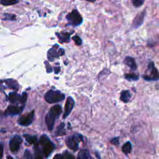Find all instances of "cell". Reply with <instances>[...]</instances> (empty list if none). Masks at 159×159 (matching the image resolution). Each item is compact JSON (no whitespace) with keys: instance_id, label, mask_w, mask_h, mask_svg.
Returning <instances> with one entry per match:
<instances>
[{"instance_id":"6da1fadb","label":"cell","mask_w":159,"mask_h":159,"mask_svg":"<svg viewBox=\"0 0 159 159\" xmlns=\"http://www.w3.org/2000/svg\"><path fill=\"white\" fill-rule=\"evenodd\" d=\"M61 112L62 109L60 105H55L50 109L45 117V122L49 130H52L53 129L55 122Z\"/></svg>"},{"instance_id":"7a4b0ae2","label":"cell","mask_w":159,"mask_h":159,"mask_svg":"<svg viewBox=\"0 0 159 159\" xmlns=\"http://www.w3.org/2000/svg\"><path fill=\"white\" fill-rule=\"evenodd\" d=\"M40 143L43 155L48 157L55 148V145L46 135H42L40 138Z\"/></svg>"},{"instance_id":"3957f363","label":"cell","mask_w":159,"mask_h":159,"mask_svg":"<svg viewBox=\"0 0 159 159\" xmlns=\"http://www.w3.org/2000/svg\"><path fill=\"white\" fill-rule=\"evenodd\" d=\"M65 97V94L60 91L51 89L45 94L44 99L48 103H55L63 101Z\"/></svg>"},{"instance_id":"277c9868","label":"cell","mask_w":159,"mask_h":159,"mask_svg":"<svg viewBox=\"0 0 159 159\" xmlns=\"http://www.w3.org/2000/svg\"><path fill=\"white\" fill-rule=\"evenodd\" d=\"M147 74L142 76L143 78L147 81H157L159 80V72L155 68L154 63L150 61L146 71Z\"/></svg>"},{"instance_id":"5b68a950","label":"cell","mask_w":159,"mask_h":159,"mask_svg":"<svg viewBox=\"0 0 159 159\" xmlns=\"http://www.w3.org/2000/svg\"><path fill=\"white\" fill-rule=\"evenodd\" d=\"M66 18L68 24L73 26H77L80 25L83 22V18L77 9H74L68 13Z\"/></svg>"},{"instance_id":"8992f818","label":"cell","mask_w":159,"mask_h":159,"mask_svg":"<svg viewBox=\"0 0 159 159\" xmlns=\"http://www.w3.org/2000/svg\"><path fill=\"white\" fill-rule=\"evenodd\" d=\"M83 140V136L76 134L68 137L66 139V144L73 151H77L79 148V142Z\"/></svg>"},{"instance_id":"52a82bcc","label":"cell","mask_w":159,"mask_h":159,"mask_svg":"<svg viewBox=\"0 0 159 159\" xmlns=\"http://www.w3.org/2000/svg\"><path fill=\"white\" fill-rule=\"evenodd\" d=\"M65 51L62 48L58 49V46L55 44L47 52V57L49 61H53L55 58H58L60 56L63 55Z\"/></svg>"},{"instance_id":"ba28073f","label":"cell","mask_w":159,"mask_h":159,"mask_svg":"<svg viewBox=\"0 0 159 159\" xmlns=\"http://www.w3.org/2000/svg\"><path fill=\"white\" fill-rule=\"evenodd\" d=\"M34 111H32L30 112L22 115L20 116L17 122L20 125L27 127L30 125L34 120Z\"/></svg>"},{"instance_id":"9c48e42d","label":"cell","mask_w":159,"mask_h":159,"mask_svg":"<svg viewBox=\"0 0 159 159\" xmlns=\"http://www.w3.org/2000/svg\"><path fill=\"white\" fill-rule=\"evenodd\" d=\"M22 141V138L19 135H14L9 142V148L11 151L12 152H17L20 147Z\"/></svg>"},{"instance_id":"30bf717a","label":"cell","mask_w":159,"mask_h":159,"mask_svg":"<svg viewBox=\"0 0 159 159\" xmlns=\"http://www.w3.org/2000/svg\"><path fill=\"white\" fill-rule=\"evenodd\" d=\"M75 105V101L71 97H68L66 99L65 105V111L63 115V119H65L66 117L69 116V114L71 113L73 107Z\"/></svg>"},{"instance_id":"8fae6325","label":"cell","mask_w":159,"mask_h":159,"mask_svg":"<svg viewBox=\"0 0 159 159\" xmlns=\"http://www.w3.org/2000/svg\"><path fill=\"white\" fill-rule=\"evenodd\" d=\"M146 11L145 10L142 11L141 12L139 13L134 18L133 22H132V26L134 28H138L143 23L144 20V17L145 16Z\"/></svg>"},{"instance_id":"7c38bea8","label":"cell","mask_w":159,"mask_h":159,"mask_svg":"<svg viewBox=\"0 0 159 159\" xmlns=\"http://www.w3.org/2000/svg\"><path fill=\"white\" fill-rule=\"evenodd\" d=\"M23 110V107L17 106H9L5 111V114L7 116L17 115L20 114Z\"/></svg>"},{"instance_id":"4fadbf2b","label":"cell","mask_w":159,"mask_h":159,"mask_svg":"<svg viewBox=\"0 0 159 159\" xmlns=\"http://www.w3.org/2000/svg\"><path fill=\"white\" fill-rule=\"evenodd\" d=\"M72 33H73V31H72L71 32H60V33H56V35L58 39L59 42L65 43V42H69L70 35Z\"/></svg>"},{"instance_id":"5bb4252c","label":"cell","mask_w":159,"mask_h":159,"mask_svg":"<svg viewBox=\"0 0 159 159\" xmlns=\"http://www.w3.org/2000/svg\"><path fill=\"white\" fill-rule=\"evenodd\" d=\"M124 63L133 70H135L137 69V64L135 61L131 57H126L124 59Z\"/></svg>"},{"instance_id":"9a60e30c","label":"cell","mask_w":159,"mask_h":159,"mask_svg":"<svg viewBox=\"0 0 159 159\" xmlns=\"http://www.w3.org/2000/svg\"><path fill=\"white\" fill-rule=\"evenodd\" d=\"M4 83L11 89L14 90H17L19 89L18 83L13 79H6L4 80Z\"/></svg>"},{"instance_id":"2e32d148","label":"cell","mask_w":159,"mask_h":159,"mask_svg":"<svg viewBox=\"0 0 159 159\" xmlns=\"http://www.w3.org/2000/svg\"><path fill=\"white\" fill-rule=\"evenodd\" d=\"M43 155L42 150L37 142L34 144V159H43Z\"/></svg>"},{"instance_id":"e0dca14e","label":"cell","mask_w":159,"mask_h":159,"mask_svg":"<svg viewBox=\"0 0 159 159\" xmlns=\"http://www.w3.org/2000/svg\"><path fill=\"white\" fill-rule=\"evenodd\" d=\"M130 97H131V94L130 91L128 90H124L121 92L120 99L124 102H128L130 101Z\"/></svg>"},{"instance_id":"ac0fdd59","label":"cell","mask_w":159,"mask_h":159,"mask_svg":"<svg viewBox=\"0 0 159 159\" xmlns=\"http://www.w3.org/2000/svg\"><path fill=\"white\" fill-rule=\"evenodd\" d=\"M8 99L10 102H11L12 103H15L17 101H19V102H20V96L16 92H12L9 94Z\"/></svg>"},{"instance_id":"d6986e66","label":"cell","mask_w":159,"mask_h":159,"mask_svg":"<svg viewBox=\"0 0 159 159\" xmlns=\"http://www.w3.org/2000/svg\"><path fill=\"white\" fill-rule=\"evenodd\" d=\"M77 159H92L91 157L87 150H81L78 155Z\"/></svg>"},{"instance_id":"ffe728a7","label":"cell","mask_w":159,"mask_h":159,"mask_svg":"<svg viewBox=\"0 0 159 159\" xmlns=\"http://www.w3.org/2000/svg\"><path fill=\"white\" fill-rule=\"evenodd\" d=\"M23 136L24 137L25 139L28 143L30 144H35L37 143V138L36 135H30L28 134H24Z\"/></svg>"},{"instance_id":"44dd1931","label":"cell","mask_w":159,"mask_h":159,"mask_svg":"<svg viewBox=\"0 0 159 159\" xmlns=\"http://www.w3.org/2000/svg\"><path fill=\"white\" fill-rule=\"evenodd\" d=\"M122 150L125 154H128V153H130V152L132 150V144H131V143L129 141L125 143L123 145L122 147Z\"/></svg>"},{"instance_id":"7402d4cb","label":"cell","mask_w":159,"mask_h":159,"mask_svg":"<svg viewBox=\"0 0 159 159\" xmlns=\"http://www.w3.org/2000/svg\"><path fill=\"white\" fill-rule=\"evenodd\" d=\"M19 0H0V4L3 6H11L17 4Z\"/></svg>"},{"instance_id":"603a6c76","label":"cell","mask_w":159,"mask_h":159,"mask_svg":"<svg viewBox=\"0 0 159 159\" xmlns=\"http://www.w3.org/2000/svg\"><path fill=\"white\" fill-rule=\"evenodd\" d=\"M66 132H65V124L64 123H61L58 127V129L57 130V134L58 136L60 135H65Z\"/></svg>"},{"instance_id":"cb8c5ba5","label":"cell","mask_w":159,"mask_h":159,"mask_svg":"<svg viewBox=\"0 0 159 159\" xmlns=\"http://www.w3.org/2000/svg\"><path fill=\"white\" fill-rule=\"evenodd\" d=\"M125 78L129 81H136L139 79V76L135 73L125 74Z\"/></svg>"},{"instance_id":"d4e9b609","label":"cell","mask_w":159,"mask_h":159,"mask_svg":"<svg viewBox=\"0 0 159 159\" xmlns=\"http://www.w3.org/2000/svg\"><path fill=\"white\" fill-rule=\"evenodd\" d=\"M132 2L135 7H139L142 6L144 2V0H132Z\"/></svg>"},{"instance_id":"484cf974","label":"cell","mask_w":159,"mask_h":159,"mask_svg":"<svg viewBox=\"0 0 159 159\" xmlns=\"http://www.w3.org/2000/svg\"><path fill=\"white\" fill-rule=\"evenodd\" d=\"M4 17L3 18L4 20H16V16L14 14H4Z\"/></svg>"},{"instance_id":"4316f807","label":"cell","mask_w":159,"mask_h":159,"mask_svg":"<svg viewBox=\"0 0 159 159\" xmlns=\"http://www.w3.org/2000/svg\"><path fill=\"white\" fill-rule=\"evenodd\" d=\"M72 39L75 41V43L78 45H81V43H82V40L78 36V35H75V36H73L72 37Z\"/></svg>"},{"instance_id":"83f0119b","label":"cell","mask_w":159,"mask_h":159,"mask_svg":"<svg viewBox=\"0 0 159 159\" xmlns=\"http://www.w3.org/2000/svg\"><path fill=\"white\" fill-rule=\"evenodd\" d=\"M62 155L63 156L64 159H75V157L72 154L68 152L67 151H65Z\"/></svg>"},{"instance_id":"f1b7e54d","label":"cell","mask_w":159,"mask_h":159,"mask_svg":"<svg viewBox=\"0 0 159 159\" xmlns=\"http://www.w3.org/2000/svg\"><path fill=\"white\" fill-rule=\"evenodd\" d=\"M24 159H32V155L29 150H25L24 153Z\"/></svg>"},{"instance_id":"f546056e","label":"cell","mask_w":159,"mask_h":159,"mask_svg":"<svg viewBox=\"0 0 159 159\" xmlns=\"http://www.w3.org/2000/svg\"><path fill=\"white\" fill-rule=\"evenodd\" d=\"M27 94L25 92L23 93L22 94V95L20 96V103H25L27 101Z\"/></svg>"},{"instance_id":"4dcf8cb0","label":"cell","mask_w":159,"mask_h":159,"mask_svg":"<svg viewBox=\"0 0 159 159\" xmlns=\"http://www.w3.org/2000/svg\"><path fill=\"white\" fill-rule=\"evenodd\" d=\"M111 143L113 145H118L119 143V137H115L113 138L111 140Z\"/></svg>"},{"instance_id":"1f68e13d","label":"cell","mask_w":159,"mask_h":159,"mask_svg":"<svg viewBox=\"0 0 159 159\" xmlns=\"http://www.w3.org/2000/svg\"><path fill=\"white\" fill-rule=\"evenodd\" d=\"M45 66H46V68H47V73L52 72V68L51 67L50 64L47 61H45Z\"/></svg>"},{"instance_id":"d6a6232c","label":"cell","mask_w":159,"mask_h":159,"mask_svg":"<svg viewBox=\"0 0 159 159\" xmlns=\"http://www.w3.org/2000/svg\"><path fill=\"white\" fill-rule=\"evenodd\" d=\"M53 159H64L62 154H56Z\"/></svg>"},{"instance_id":"836d02e7","label":"cell","mask_w":159,"mask_h":159,"mask_svg":"<svg viewBox=\"0 0 159 159\" xmlns=\"http://www.w3.org/2000/svg\"><path fill=\"white\" fill-rule=\"evenodd\" d=\"M2 155H3V146L0 143V159L2 158Z\"/></svg>"},{"instance_id":"e575fe53","label":"cell","mask_w":159,"mask_h":159,"mask_svg":"<svg viewBox=\"0 0 159 159\" xmlns=\"http://www.w3.org/2000/svg\"><path fill=\"white\" fill-rule=\"evenodd\" d=\"M60 71V68L59 66H56L54 68V72L55 74H58Z\"/></svg>"},{"instance_id":"d590c367","label":"cell","mask_w":159,"mask_h":159,"mask_svg":"<svg viewBox=\"0 0 159 159\" xmlns=\"http://www.w3.org/2000/svg\"><path fill=\"white\" fill-rule=\"evenodd\" d=\"M7 159H14L11 156H8L7 157Z\"/></svg>"},{"instance_id":"8d00e7d4","label":"cell","mask_w":159,"mask_h":159,"mask_svg":"<svg viewBox=\"0 0 159 159\" xmlns=\"http://www.w3.org/2000/svg\"><path fill=\"white\" fill-rule=\"evenodd\" d=\"M86 1H89V2H94V1H95L96 0H86Z\"/></svg>"}]
</instances>
